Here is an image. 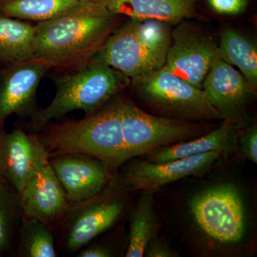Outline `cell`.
I'll return each instance as SVG.
<instances>
[{"mask_svg": "<svg viewBox=\"0 0 257 257\" xmlns=\"http://www.w3.org/2000/svg\"><path fill=\"white\" fill-rule=\"evenodd\" d=\"M119 17L101 3L81 1L35 25L34 57L45 61L60 73L83 67L116 30Z\"/></svg>", "mask_w": 257, "mask_h": 257, "instance_id": "6da1fadb", "label": "cell"}, {"mask_svg": "<svg viewBox=\"0 0 257 257\" xmlns=\"http://www.w3.org/2000/svg\"><path fill=\"white\" fill-rule=\"evenodd\" d=\"M42 130L39 138L50 157L84 154L102 161L112 172L128 160L116 99L84 119L50 122Z\"/></svg>", "mask_w": 257, "mask_h": 257, "instance_id": "7a4b0ae2", "label": "cell"}, {"mask_svg": "<svg viewBox=\"0 0 257 257\" xmlns=\"http://www.w3.org/2000/svg\"><path fill=\"white\" fill-rule=\"evenodd\" d=\"M130 82L121 72L94 60L79 68L62 72L55 79L56 94L50 104L30 116L32 130L40 132L52 120L75 110L91 116Z\"/></svg>", "mask_w": 257, "mask_h": 257, "instance_id": "3957f363", "label": "cell"}, {"mask_svg": "<svg viewBox=\"0 0 257 257\" xmlns=\"http://www.w3.org/2000/svg\"><path fill=\"white\" fill-rule=\"evenodd\" d=\"M131 82L144 103L168 117L192 121L222 119L202 89L191 85L165 65Z\"/></svg>", "mask_w": 257, "mask_h": 257, "instance_id": "277c9868", "label": "cell"}, {"mask_svg": "<svg viewBox=\"0 0 257 257\" xmlns=\"http://www.w3.org/2000/svg\"><path fill=\"white\" fill-rule=\"evenodd\" d=\"M128 160L152 150L202 136L211 125L149 114L123 99H117Z\"/></svg>", "mask_w": 257, "mask_h": 257, "instance_id": "5b68a950", "label": "cell"}, {"mask_svg": "<svg viewBox=\"0 0 257 257\" xmlns=\"http://www.w3.org/2000/svg\"><path fill=\"white\" fill-rule=\"evenodd\" d=\"M128 188L121 177L112 176L95 195L70 206L64 216L67 249L78 251L119 220L126 208Z\"/></svg>", "mask_w": 257, "mask_h": 257, "instance_id": "8992f818", "label": "cell"}, {"mask_svg": "<svg viewBox=\"0 0 257 257\" xmlns=\"http://www.w3.org/2000/svg\"><path fill=\"white\" fill-rule=\"evenodd\" d=\"M191 211L199 229L214 241L232 244L244 237L246 210L233 184H220L199 193L191 203Z\"/></svg>", "mask_w": 257, "mask_h": 257, "instance_id": "52a82bcc", "label": "cell"}, {"mask_svg": "<svg viewBox=\"0 0 257 257\" xmlns=\"http://www.w3.org/2000/svg\"><path fill=\"white\" fill-rule=\"evenodd\" d=\"M219 56L218 44L212 37L182 21L172 32L165 66L191 85L202 89L204 79Z\"/></svg>", "mask_w": 257, "mask_h": 257, "instance_id": "ba28073f", "label": "cell"}, {"mask_svg": "<svg viewBox=\"0 0 257 257\" xmlns=\"http://www.w3.org/2000/svg\"><path fill=\"white\" fill-rule=\"evenodd\" d=\"M92 60L106 64L130 79L164 66L150 42L137 30L133 19L111 34Z\"/></svg>", "mask_w": 257, "mask_h": 257, "instance_id": "9c48e42d", "label": "cell"}, {"mask_svg": "<svg viewBox=\"0 0 257 257\" xmlns=\"http://www.w3.org/2000/svg\"><path fill=\"white\" fill-rule=\"evenodd\" d=\"M224 157L213 152L159 163L135 160L126 166L121 179L130 189L154 194L167 184L204 175Z\"/></svg>", "mask_w": 257, "mask_h": 257, "instance_id": "30bf717a", "label": "cell"}, {"mask_svg": "<svg viewBox=\"0 0 257 257\" xmlns=\"http://www.w3.org/2000/svg\"><path fill=\"white\" fill-rule=\"evenodd\" d=\"M51 69L45 61L32 57L0 69V130L11 115L30 117L37 110V89Z\"/></svg>", "mask_w": 257, "mask_h": 257, "instance_id": "8fae6325", "label": "cell"}, {"mask_svg": "<svg viewBox=\"0 0 257 257\" xmlns=\"http://www.w3.org/2000/svg\"><path fill=\"white\" fill-rule=\"evenodd\" d=\"M50 154L36 134L21 127L0 130V176L19 193L39 169L49 162Z\"/></svg>", "mask_w": 257, "mask_h": 257, "instance_id": "7c38bea8", "label": "cell"}, {"mask_svg": "<svg viewBox=\"0 0 257 257\" xmlns=\"http://www.w3.org/2000/svg\"><path fill=\"white\" fill-rule=\"evenodd\" d=\"M202 90L221 119L243 126L246 108L256 92L239 71L219 56L204 79Z\"/></svg>", "mask_w": 257, "mask_h": 257, "instance_id": "4fadbf2b", "label": "cell"}, {"mask_svg": "<svg viewBox=\"0 0 257 257\" xmlns=\"http://www.w3.org/2000/svg\"><path fill=\"white\" fill-rule=\"evenodd\" d=\"M49 163L63 187L70 206L95 195L112 177V171L104 162L79 153L50 157Z\"/></svg>", "mask_w": 257, "mask_h": 257, "instance_id": "5bb4252c", "label": "cell"}, {"mask_svg": "<svg viewBox=\"0 0 257 257\" xmlns=\"http://www.w3.org/2000/svg\"><path fill=\"white\" fill-rule=\"evenodd\" d=\"M18 195L23 216L50 226L63 218L70 207L49 162L35 172Z\"/></svg>", "mask_w": 257, "mask_h": 257, "instance_id": "9a60e30c", "label": "cell"}, {"mask_svg": "<svg viewBox=\"0 0 257 257\" xmlns=\"http://www.w3.org/2000/svg\"><path fill=\"white\" fill-rule=\"evenodd\" d=\"M238 127L234 123L224 121L202 136L160 147L145 154L147 162L159 163L196 156L209 152H219L225 156L231 155L237 149Z\"/></svg>", "mask_w": 257, "mask_h": 257, "instance_id": "2e32d148", "label": "cell"}, {"mask_svg": "<svg viewBox=\"0 0 257 257\" xmlns=\"http://www.w3.org/2000/svg\"><path fill=\"white\" fill-rule=\"evenodd\" d=\"M198 0H104L113 14L133 20H160L177 25L196 14Z\"/></svg>", "mask_w": 257, "mask_h": 257, "instance_id": "e0dca14e", "label": "cell"}, {"mask_svg": "<svg viewBox=\"0 0 257 257\" xmlns=\"http://www.w3.org/2000/svg\"><path fill=\"white\" fill-rule=\"evenodd\" d=\"M35 25L0 14V69L35 55Z\"/></svg>", "mask_w": 257, "mask_h": 257, "instance_id": "ac0fdd59", "label": "cell"}, {"mask_svg": "<svg viewBox=\"0 0 257 257\" xmlns=\"http://www.w3.org/2000/svg\"><path fill=\"white\" fill-rule=\"evenodd\" d=\"M221 60L238 67L249 85L257 89V47L256 42L232 28L221 32L218 44Z\"/></svg>", "mask_w": 257, "mask_h": 257, "instance_id": "d6986e66", "label": "cell"}, {"mask_svg": "<svg viewBox=\"0 0 257 257\" xmlns=\"http://www.w3.org/2000/svg\"><path fill=\"white\" fill-rule=\"evenodd\" d=\"M130 226L128 247L125 256L143 257L147 243L158 232L153 193H142L132 211Z\"/></svg>", "mask_w": 257, "mask_h": 257, "instance_id": "ffe728a7", "label": "cell"}, {"mask_svg": "<svg viewBox=\"0 0 257 257\" xmlns=\"http://www.w3.org/2000/svg\"><path fill=\"white\" fill-rule=\"evenodd\" d=\"M80 3L79 0H0V14L23 21L40 23Z\"/></svg>", "mask_w": 257, "mask_h": 257, "instance_id": "44dd1931", "label": "cell"}, {"mask_svg": "<svg viewBox=\"0 0 257 257\" xmlns=\"http://www.w3.org/2000/svg\"><path fill=\"white\" fill-rule=\"evenodd\" d=\"M19 253L25 257L57 256L50 225L35 218L23 216L19 229Z\"/></svg>", "mask_w": 257, "mask_h": 257, "instance_id": "7402d4cb", "label": "cell"}, {"mask_svg": "<svg viewBox=\"0 0 257 257\" xmlns=\"http://www.w3.org/2000/svg\"><path fill=\"white\" fill-rule=\"evenodd\" d=\"M23 217L18 193L0 181V251H8L13 246Z\"/></svg>", "mask_w": 257, "mask_h": 257, "instance_id": "603a6c76", "label": "cell"}, {"mask_svg": "<svg viewBox=\"0 0 257 257\" xmlns=\"http://www.w3.org/2000/svg\"><path fill=\"white\" fill-rule=\"evenodd\" d=\"M237 148L243 158L257 163V127L253 124L238 138Z\"/></svg>", "mask_w": 257, "mask_h": 257, "instance_id": "cb8c5ba5", "label": "cell"}, {"mask_svg": "<svg viewBox=\"0 0 257 257\" xmlns=\"http://www.w3.org/2000/svg\"><path fill=\"white\" fill-rule=\"evenodd\" d=\"M216 14L234 16L242 14L247 9L248 0H207Z\"/></svg>", "mask_w": 257, "mask_h": 257, "instance_id": "d4e9b609", "label": "cell"}, {"mask_svg": "<svg viewBox=\"0 0 257 257\" xmlns=\"http://www.w3.org/2000/svg\"><path fill=\"white\" fill-rule=\"evenodd\" d=\"M177 253L166 243L157 237H154L147 243L144 256L146 257H176Z\"/></svg>", "mask_w": 257, "mask_h": 257, "instance_id": "484cf974", "label": "cell"}, {"mask_svg": "<svg viewBox=\"0 0 257 257\" xmlns=\"http://www.w3.org/2000/svg\"><path fill=\"white\" fill-rule=\"evenodd\" d=\"M114 256L112 248L105 244H92L82 249L77 256L110 257Z\"/></svg>", "mask_w": 257, "mask_h": 257, "instance_id": "4316f807", "label": "cell"}, {"mask_svg": "<svg viewBox=\"0 0 257 257\" xmlns=\"http://www.w3.org/2000/svg\"><path fill=\"white\" fill-rule=\"evenodd\" d=\"M79 1H87V2H93V3H101V2L104 0H79Z\"/></svg>", "mask_w": 257, "mask_h": 257, "instance_id": "83f0119b", "label": "cell"}, {"mask_svg": "<svg viewBox=\"0 0 257 257\" xmlns=\"http://www.w3.org/2000/svg\"><path fill=\"white\" fill-rule=\"evenodd\" d=\"M0 181H3V179H2L1 176H0Z\"/></svg>", "mask_w": 257, "mask_h": 257, "instance_id": "f1b7e54d", "label": "cell"}]
</instances>
